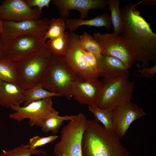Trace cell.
<instances>
[{
	"mask_svg": "<svg viewBox=\"0 0 156 156\" xmlns=\"http://www.w3.org/2000/svg\"><path fill=\"white\" fill-rule=\"evenodd\" d=\"M79 42L81 49L90 52L98 58L101 55L100 47L93 36L84 32L79 36Z\"/></svg>",
	"mask_w": 156,
	"mask_h": 156,
	"instance_id": "484cf974",
	"label": "cell"
},
{
	"mask_svg": "<svg viewBox=\"0 0 156 156\" xmlns=\"http://www.w3.org/2000/svg\"><path fill=\"white\" fill-rule=\"evenodd\" d=\"M93 37L100 47L101 55L119 59L128 69L132 67L136 61L134 51L121 35L96 33Z\"/></svg>",
	"mask_w": 156,
	"mask_h": 156,
	"instance_id": "52a82bcc",
	"label": "cell"
},
{
	"mask_svg": "<svg viewBox=\"0 0 156 156\" xmlns=\"http://www.w3.org/2000/svg\"><path fill=\"white\" fill-rule=\"evenodd\" d=\"M119 0H107V5L111 12V19L113 27V33L120 35L122 32L123 22L120 9Z\"/></svg>",
	"mask_w": 156,
	"mask_h": 156,
	"instance_id": "d4e9b609",
	"label": "cell"
},
{
	"mask_svg": "<svg viewBox=\"0 0 156 156\" xmlns=\"http://www.w3.org/2000/svg\"><path fill=\"white\" fill-rule=\"evenodd\" d=\"M134 73L138 77L150 78L153 77L156 73V65L151 67H142L135 70Z\"/></svg>",
	"mask_w": 156,
	"mask_h": 156,
	"instance_id": "f1b7e54d",
	"label": "cell"
},
{
	"mask_svg": "<svg viewBox=\"0 0 156 156\" xmlns=\"http://www.w3.org/2000/svg\"><path fill=\"white\" fill-rule=\"evenodd\" d=\"M52 4L57 9L60 16L65 20L69 16V11L74 10L80 14L79 18L84 19L88 16V11L92 9H105L107 0H53Z\"/></svg>",
	"mask_w": 156,
	"mask_h": 156,
	"instance_id": "9a60e30c",
	"label": "cell"
},
{
	"mask_svg": "<svg viewBox=\"0 0 156 156\" xmlns=\"http://www.w3.org/2000/svg\"><path fill=\"white\" fill-rule=\"evenodd\" d=\"M25 101L23 106L34 101L53 96H61L57 93L52 92L43 88L40 83L32 88L24 90Z\"/></svg>",
	"mask_w": 156,
	"mask_h": 156,
	"instance_id": "ffe728a7",
	"label": "cell"
},
{
	"mask_svg": "<svg viewBox=\"0 0 156 156\" xmlns=\"http://www.w3.org/2000/svg\"><path fill=\"white\" fill-rule=\"evenodd\" d=\"M81 49L86 56L88 62L91 67L94 71L99 74L97 58L92 53Z\"/></svg>",
	"mask_w": 156,
	"mask_h": 156,
	"instance_id": "4dcf8cb0",
	"label": "cell"
},
{
	"mask_svg": "<svg viewBox=\"0 0 156 156\" xmlns=\"http://www.w3.org/2000/svg\"><path fill=\"white\" fill-rule=\"evenodd\" d=\"M82 156H129L114 132L106 131L95 118L87 120L82 139Z\"/></svg>",
	"mask_w": 156,
	"mask_h": 156,
	"instance_id": "7a4b0ae2",
	"label": "cell"
},
{
	"mask_svg": "<svg viewBox=\"0 0 156 156\" xmlns=\"http://www.w3.org/2000/svg\"><path fill=\"white\" fill-rule=\"evenodd\" d=\"M84 129L73 124L64 126L60 131V139L54 146L55 156H82L81 144Z\"/></svg>",
	"mask_w": 156,
	"mask_h": 156,
	"instance_id": "8fae6325",
	"label": "cell"
},
{
	"mask_svg": "<svg viewBox=\"0 0 156 156\" xmlns=\"http://www.w3.org/2000/svg\"><path fill=\"white\" fill-rule=\"evenodd\" d=\"M65 21L60 17L57 19L53 18L50 19L49 25L44 39L46 40L47 39H54L63 34L67 28Z\"/></svg>",
	"mask_w": 156,
	"mask_h": 156,
	"instance_id": "4316f807",
	"label": "cell"
},
{
	"mask_svg": "<svg viewBox=\"0 0 156 156\" xmlns=\"http://www.w3.org/2000/svg\"><path fill=\"white\" fill-rule=\"evenodd\" d=\"M65 23L70 33L74 32L79 27L82 25L97 27H103L108 30L112 24L110 16L107 12L88 20L79 18H68L66 20Z\"/></svg>",
	"mask_w": 156,
	"mask_h": 156,
	"instance_id": "ac0fdd59",
	"label": "cell"
},
{
	"mask_svg": "<svg viewBox=\"0 0 156 156\" xmlns=\"http://www.w3.org/2000/svg\"><path fill=\"white\" fill-rule=\"evenodd\" d=\"M3 21L0 17V38L1 35L3 31Z\"/></svg>",
	"mask_w": 156,
	"mask_h": 156,
	"instance_id": "d6a6232c",
	"label": "cell"
},
{
	"mask_svg": "<svg viewBox=\"0 0 156 156\" xmlns=\"http://www.w3.org/2000/svg\"><path fill=\"white\" fill-rule=\"evenodd\" d=\"M79 37V36L75 33H70L68 47L62 59L79 81L98 79L100 75L91 67L82 51Z\"/></svg>",
	"mask_w": 156,
	"mask_h": 156,
	"instance_id": "8992f818",
	"label": "cell"
},
{
	"mask_svg": "<svg viewBox=\"0 0 156 156\" xmlns=\"http://www.w3.org/2000/svg\"><path fill=\"white\" fill-rule=\"evenodd\" d=\"M27 5L31 8H37L42 12V8L44 7L48 8L51 0H24Z\"/></svg>",
	"mask_w": 156,
	"mask_h": 156,
	"instance_id": "f546056e",
	"label": "cell"
},
{
	"mask_svg": "<svg viewBox=\"0 0 156 156\" xmlns=\"http://www.w3.org/2000/svg\"><path fill=\"white\" fill-rule=\"evenodd\" d=\"M103 86L98 79L77 81L72 84V96L81 104L97 107Z\"/></svg>",
	"mask_w": 156,
	"mask_h": 156,
	"instance_id": "5bb4252c",
	"label": "cell"
},
{
	"mask_svg": "<svg viewBox=\"0 0 156 156\" xmlns=\"http://www.w3.org/2000/svg\"><path fill=\"white\" fill-rule=\"evenodd\" d=\"M58 137L56 135H50L46 137H42L38 135L35 136L30 138L28 144L29 148L31 150L36 149L41 146L54 141Z\"/></svg>",
	"mask_w": 156,
	"mask_h": 156,
	"instance_id": "83f0119b",
	"label": "cell"
},
{
	"mask_svg": "<svg viewBox=\"0 0 156 156\" xmlns=\"http://www.w3.org/2000/svg\"><path fill=\"white\" fill-rule=\"evenodd\" d=\"M97 59L100 75L103 78L113 79L130 75L125 64L116 58L101 54Z\"/></svg>",
	"mask_w": 156,
	"mask_h": 156,
	"instance_id": "2e32d148",
	"label": "cell"
},
{
	"mask_svg": "<svg viewBox=\"0 0 156 156\" xmlns=\"http://www.w3.org/2000/svg\"><path fill=\"white\" fill-rule=\"evenodd\" d=\"M125 76L113 79L103 78V86L98 107L113 109L131 99L135 82Z\"/></svg>",
	"mask_w": 156,
	"mask_h": 156,
	"instance_id": "5b68a950",
	"label": "cell"
},
{
	"mask_svg": "<svg viewBox=\"0 0 156 156\" xmlns=\"http://www.w3.org/2000/svg\"><path fill=\"white\" fill-rule=\"evenodd\" d=\"M145 115L143 109L131 101L123 103L112 109L114 132L122 138L134 121Z\"/></svg>",
	"mask_w": 156,
	"mask_h": 156,
	"instance_id": "7c38bea8",
	"label": "cell"
},
{
	"mask_svg": "<svg viewBox=\"0 0 156 156\" xmlns=\"http://www.w3.org/2000/svg\"><path fill=\"white\" fill-rule=\"evenodd\" d=\"M142 1L129 3L120 9L123 22L121 35L133 50L136 60L141 67H149L156 63V35L135 7Z\"/></svg>",
	"mask_w": 156,
	"mask_h": 156,
	"instance_id": "6da1fadb",
	"label": "cell"
},
{
	"mask_svg": "<svg viewBox=\"0 0 156 156\" xmlns=\"http://www.w3.org/2000/svg\"><path fill=\"white\" fill-rule=\"evenodd\" d=\"M47 152L42 149H30L28 144H21L12 149L3 150L0 156H51L47 155Z\"/></svg>",
	"mask_w": 156,
	"mask_h": 156,
	"instance_id": "cb8c5ba5",
	"label": "cell"
},
{
	"mask_svg": "<svg viewBox=\"0 0 156 156\" xmlns=\"http://www.w3.org/2000/svg\"><path fill=\"white\" fill-rule=\"evenodd\" d=\"M49 21L47 18L42 17L20 22L3 21V31L0 38L3 47L18 36L30 35L43 38L48 30Z\"/></svg>",
	"mask_w": 156,
	"mask_h": 156,
	"instance_id": "ba28073f",
	"label": "cell"
},
{
	"mask_svg": "<svg viewBox=\"0 0 156 156\" xmlns=\"http://www.w3.org/2000/svg\"><path fill=\"white\" fill-rule=\"evenodd\" d=\"M52 98L34 101L25 106L12 105L10 108L15 112L9 116L18 122L28 119V124L30 127L37 125L41 127L43 119L55 110L52 107Z\"/></svg>",
	"mask_w": 156,
	"mask_h": 156,
	"instance_id": "30bf717a",
	"label": "cell"
},
{
	"mask_svg": "<svg viewBox=\"0 0 156 156\" xmlns=\"http://www.w3.org/2000/svg\"><path fill=\"white\" fill-rule=\"evenodd\" d=\"M0 17L3 21L20 22L42 17L37 8L29 7L24 0H4L0 4Z\"/></svg>",
	"mask_w": 156,
	"mask_h": 156,
	"instance_id": "4fadbf2b",
	"label": "cell"
},
{
	"mask_svg": "<svg viewBox=\"0 0 156 156\" xmlns=\"http://www.w3.org/2000/svg\"><path fill=\"white\" fill-rule=\"evenodd\" d=\"M70 33L65 31L59 36L46 42L48 48L53 53L61 57L64 55L68 47Z\"/></svg>",
	"mask_w": 156,
	"mask_h": 156,
	"instance_id": "7402d4cb",
	"label": "cell"
},
{
	"mask_svg": "<svg viewBox=\"0 0 156 156\" xmlns=\"http://www.w3.org/2000/svg\"><path fill=\"white\" fill-rule=\"evenodd\" d=\"M24 90L18 83L1 81L0 88V105L7 108L19 105L25 102Z\"/></svg>",
	"mask_w": 156,
	"mask_h": 156,
	"instance_id": "e0dca14e",
	"label": "cell"
},
{
	"mask_svg": "<svg viewBox=\"0 0 156 156\" xmlns=\"http://www.w3.org/2000/svg\"><path fill=\"white\" fill-rule=\"evenodd\" d=\"M47 48L43 38L30 35L18 36L3 46V57L16 62L30 54Z\"/></svg>",
	"mask_w": 156,
	"mask_h": 156,
	"instance_id": "9c48e42d",
	"label": "cell"
},
{
	"mask_svg": "<svg viewBox=\"0 0 156 156\" xmlns=\"http://www.w3.org/2000/svg\"><path fill=\"white\" fill-rule=\"evenodd\" d=\"M141 4L149 5H156V0H144L142 1Z\"/></svg>",
	"mask_w": 156,
	"mask_h": 156,
	"instance_id": "1f68e13d",
	"label": "cell"
},
{
	"mask_svg": "<svg viewBox=\"0 0 156 156\" xmlns=\"http://www.w3.org/2000/svg\"><path fill=\"white\" fill-rule=\"evenodd\" d=\"M1 79H0V86H1Z\"/></svg>",
	"mask_w": 156,
	"mask_h": 156,
	"instance_id": "e575fe53",
	"label": "cell"
},
{
	"mask_svg": "<svg viewBox=\"0 0 156 156\" xmlns=\"http://www.w3.org/2000/svg\"><path fill=\"white\" fill-rule=\"evenodd\" d=\"M89 111L94 115L95 118L103 125L107 131L114 132L112 121V110L108 108L101 109L98 107L88 106Z\"/></svg>",
	"mask_w": 156,
	"mask_h": 156,
	"instance_id": "603a6c76",
	"label": "cell"
},
{
	"mask_svg": "<svg viewBox=\"0 0 156 156\" xmlns=\"http://www.w3.org/2000/svg\"><path fill=\"white\" fill-rule=\"evenodd\" d=\"M0 79L5 82L18 83L17 69L14 62L3 57L0 58Z\"/></svg>",
	"mask_w": 156,
	"mask_h": 156,
	"instance_id": "44dd1931",
	"label": "cell"
},
{
	"mask_svg": "<svg viewBox=\"0 0 156 156\" xmlns=\"http://www.w3.org/2000/svg\"><path fill=\"white\" fill-rule=\"evenodd\" d=\"M3 46L0 40V58L3 57Z\"/></svg>",
	"mask_w": 156,
	"mask_h": 156,
	"instance_id": "836d02e7",
	"label": "cell"
},
{
	"mask_svg": "<svg viewBox=\"0 0 156 156\" xmlns=\"http://www.w3.org/2000/svg\"><path fill=\"white\" fill-rule=\"evenodd\" d=\"M74 116H61L59 115L58 112L55 110L43 119L40 127L42 131L45 133L51 132L53 134H56L63 122L71 120Z\"/></svg>",
	"mask_w": 156,
	"mask_h": 156,
	"instance_id": "d6986e66",
	"label": "cell"
},
{
	"mask_svg": "<svg viewBox=\"0 0 156 156\" xmlns=\"http://www.w3.org/2000/svg\"><path fill=\"white\" fill-rule=\"evenodd\" d=\"M52 54L47 48L32 53L14 62L17 73L18 83L24 90L40 83Z\"/></svg>",
	"mask_w": 156,
	"mask_h": 156,
	"instance_id": "277c9868",
	"label": "cell"
},
{
	"mask_svg": "<svg viewBox=\"0 0 156 156\" xmlns=\"http://www.w3.org/2000/svg\"><path fill=\"white\" fill-rule=\"evenodd\" d=\"M78 80L62 58L52 53L40 83L44 89L69 99L73 97L72 83Z\"/></svg>",
	"mask_w": 156,
	"mask_h": 156,
	"instance_id": "3957f363",
	"label": "cell"
}]
</instances>
